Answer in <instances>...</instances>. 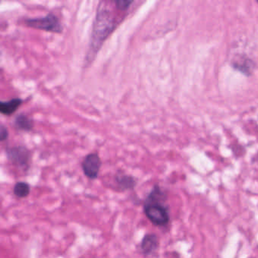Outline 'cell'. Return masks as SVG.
<instances>
[{
  "label": "cell",
  "mask_w": 258,
  "mask_h": 258,
  "mask_svg": "<svg viewBox=\"0 0 258 258\" xmlns=\"http://www.w3.org/2000/svg\"><path fill=\"white\" fill-rule=\"evenodd\" d=\"M13 192L18 198H26L30 193V186L26 182H16L13 189Z\"/></svg>",
  "instance_id": "8fae6325"
},
{
  "label": "cell",
  "mask_w": 258,
  "mask_h": 258,
  "mask_svg": "<svg viewBox=\"0 0 258 258\" xmlns=\"http://www.w3.org/2000/svg\"><path fill=\"white\" fill-rule=\"evenodd\" d=\"M115 180L122 191L131 190L136 186V179L133 176L124 173H117L115 176Z\"/></svg>",
  "instance_id": "9c48e42d"
},
{
  "label": "cell",
  "mask_w": 258,
  "mask_h": 258,
  "mask_svg": "<svg viewBox=\"0 0 258 258\" xmlns=\"http://www.w3.org/2000/svg\"><path fill=\"white\" fill-rule=\"evenodd\" d=\"M166 199V194L158 185L152 188L145 199L144 211L154 226L164 227L170 222L168 209L164 204Z\"/></svg>",
  "instance_id": "6da1fadb"
},
{
  "label": "cell",
  "mask_w": 258,
  "mask_h": 258,
  "mask_svg": "<svg viewBox=\"0 0 258 258\" xmlns=\"http://www.w3.org/2000/svg\"><path fill=\"white\" fill-rule=\"evenodd\" d=\"M231 65L234 69L236 70L237 71L247 77L252 75L254 68V63L253 61L244 56H240L236 58L232 61Z\"/></svg>",
  "instance_id": "8992f818"
},
{
  "label": "cell",
  "mask_w": 258,
  "mask_h": 258,
  "mask_svg": "<svg viewBox=\"0 0 258 258\" xmlns=\"http://www.w3.org/2000/svg\"><path fill=\"white\" fill-rule=\"evenodd\" d=\"M133 2H134V0H115L117 7L122 10L128 8Z\"/></svg>",
  "instance_id": "7c38bea8"
},
{
  "label": "cell",
  "mask_w": 258,
  "mask_h": 258,
  "mask_svg": "<svg viewBox=\"0 0 258 258\" xmlns=\"http://www.w3.org/2000/svg\"><path fill=\"white\" fill-rule=\"evenodd\" d=\"M10 136L8 128L4 124H0V142L6 140Z\"/></svg>",
  "instance_id": "4fadbf2b"
},
{
  "label": "cell",
  "mask_w": 258,
  "mask_h": 258,
  "mask_svg": "<svg viewBox=\"0 0 258 258\" xmlns=\"http://www.w3.org/2000/svg\"><path fill=\"white\" fill-rule=\"evenodd\" d=\"M7 158L12 164L26 171L30 167V151L24 145L10 147L6 149Z\"/></svg>",
  "instance_id": "277c9868"
},
{
  "label": "cell",
  "mask_w": 258,
  "mask_h": 258,
  "mask_svg": "<svg viewBox=\"0 0 258 258\" xmlns=\"http://www.w3.org/2000/svg\"><path fill=\"white\" fill-rule=\"evenodd\" d=\"M14 127L20 131L30 132L34 127V121L25 114H20L14 120Z\"/></svg>",
  "instance_id": "30bf717a"
},
{
  "label": "cell",
  "mask_w": 258,
  "mask_h": 258,
  "mask_svg": "<svg viewBox=\"0 0 258 258\" xmlns=\"http://www.w3.org/2000/svg\"><path fill=\"white\" fill-rule=\"evenodd\" d=\"M24 24L29 28L40 31H48L56 34H60L63 31V28L58 19L53 14L47 15L45 17L26 19L24 20Z\"/></svg>",
  "instance_id": "3957f363"
},
{
  "label": "cell",
  "mask_w": 258,
  "mask_h": 258,
  "mask_svg": "<svg viewBox=\"0 0 258 258\" xmlns=\"http://www.w3.org/2000/svg\"><path fill=\"white\" fill-rule=\"evenodd\" d=\"M114 28V23L108 13H100L98 16L94 25L92 34V50L93 51L100 48V45L110 34Z\"/></svg>",
  "instance_id": "7a4b0ae2"
},
{
  "label": "cell",
  "mask_w": 258,
  "mask_h": 258,
  "mask_svg": "<svg viewBox=\"0 0 258 258\" xmlns=\"http://www.w3.org/2000/svg\"><path fill=\"white\" fill-rule=\"evenodd\" d=\"M102 160L97 153H90L84 157L82 162L83 173L90 179L98 178L102 167Z\"/></svg>",
  "instance_id": "5b68a950"
},
{
  "label": "cell",
  "mask_w": 258,
  "mask_h": 258,
  "mask_svg": "<svg viewBox=\"0 0 258 258\" xmlns=\"http://www.w3.org/2000/svg\"><path fill=\"white\" fill-rule=\"evenodd\" d=\"M23 102V99L19 98H14L7 102L0 100V114L6 116H11L17 112Z\"/></svg>",
  "instance_id": "ba28073f"
},
{
  "label": "cell",
  "mask_w": 258,
  "mask_h": 258,
  "mask_svg": "<svg viewBox=\"0 0 258 258\" xmlns=\"http://www.w3.org/2000/svg\"><path fill=\"white\" fill-rule=\"evenodd\" d=\"M160 246L158 236L156 234H148L144 237L140 243L142 253L148 256L154 253Z\"/></svg>",
  "instance_id": "52a82bcc"
},
{
  "label": "cell",
  "mask_w": 258,
  "mask_h": 258,
  "mask_svg": "<svg viewBox=\"0 0 258 258\" xmlns=\"http://www.w3.org/2000/svg\"><path fill=\"white\" fill-rule=\"evenodd\" d=\"M256 2H258V0H256Z\"/></svg>",
  "instance_id": "5bb4252c"
}]
</instances>
